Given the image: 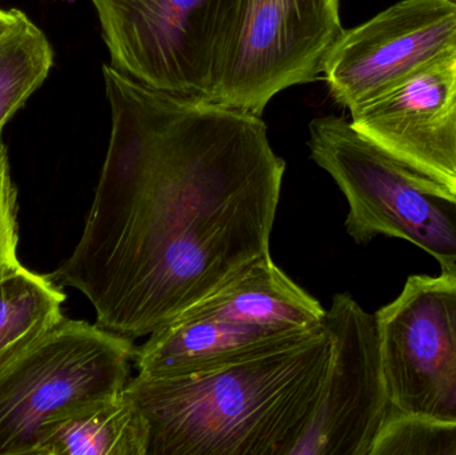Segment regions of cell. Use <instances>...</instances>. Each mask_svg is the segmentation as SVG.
Instances as JSON below:
<instances>
[{
    "label": "cell",
    "mask_w": 456,
    "mask_h": 455,
    "mask_svg": "<svg viewBox=\"0 0 456 455\" xmlns=\"http://www.w3.org/2000/svg\"><path fill=\"white\" fill-rule=\"evenodd\" d=\"M112 130L71 256L48 274L131 339L170 325L270 256L286 162L262 117L160 93L103 67Z\"/></svg>",
    "instance_id": "obj_1"
},
{
    "label": "cell",
    "mask_w": 456,
    "mask_h": 455,
    "mask_svg": "<svg viewBox=\"0 0 456 455\" xmlns=\"http://www.w3.org/2000/svg\"><path fill=\"white\" fill-rule=\"evenodd\" d=\"M330 362L322 329L202 373L133 377L123 394L146 417L147 455H291L321 402Z\"/></svg>",
    "instance_id": "obj_2"
},
{
    "label": "cell",
    "mask_w": 456,
    "mask_h": 455,
    "mask_svg": "<svg viewBox=\"0 0 456 455\" xmlns=\"http://www.w3.org/2000/svg\"><path fill=\"white\" fill-rule=\"evenodd\" d=\"M135 352L128 337L64 317L0 376V455H34L56 425L119 395Z\"/></svg>",
    "instance_id": "obj_3"
},
{
    "label": "cell",
    "mask_w": 456,
    "mask_h": 455,
    "mask_svg": "<svg viewBox=\"0 0 456 455\" xmlns=\"http://www.w3.org/2000/svg\"><path fill=\"white\" fill-rule=\"evenodd\" d=\"M308 147L347 199L346 232L356 243L401 238L442 269L456 264V195L404 167L342 118L314 119Z\"/></svg>",
    "instance_id": "obj_4"
},
{
    "label": "cell",
    "mask_w": 456,
    "mask_h": 455,
    "mask_svg": "<svg viewBox=\"0 0 456 455\" xmlns=\"http://www.w3.org/2000/svg\"><path fill=\"white\" fill-rule=\"evenodd\" d=\"M111 66L168 95L211 102L243 0H91Z\"/></svg>",
    "instance_id": "obj_5"
},
{
    "label": "cell",
    "mask_w": 456,
    "mask_h": 455,
    "mask_svg": "<svg viewBox=\"0 0 456 455\" xmlns=\"http://www.w3.org/2000/svg\"><path fill=\"white\" fill-rule=\"evenodd\" d=\"M343 31L340 0H243L211 102L262 117L281 91L321 79Z\"/></svg>",
    "instance_id": "obj_6"
},
{
    "label": "cell",
    "mask_w": 456,
    "mask_h": 455,
    "mask_svg": "<svg viewBox=\"0 0 456 455\" xmlns=\"http://www.w3.org/2000/svg\"><path fill=\"white\" fill-rule=\"evenodd\" d=\"M331 362L318 409L291 455H371L393 408L386 387L377 315L350 294L324 314Z\"/></svg>",
    "instance_id": "obj_7"
},
{
    "label": "cell",
    "mask_w": 456,
    "mask_h": 455,
    "mask_svg": "<svg viewBox=\"0 0 456 455\" xmlns=\"http://www.w3.org/2000/svg\"><path fill=\"white\" fill-rule=\"evenodd\" d=\"M454 53L455 0H401L345 29L323 77L332 99L351 112Z\"/></svg>",
    "instance_id": "obj_8"
},
{
    "label": "cell",
    "mask_w": 456,
    "mask_h": 455,
    "mask_svg": "<svg viewBox=\"0 0 456 455\" xmlns=\"http://www.w3.org/2000/svg\"><path fill=\"white\" fill-rule=\"evenodd\" d=\"M375 315L393 413L428 418L456 336V264L438 277L411 275Z\"/></svg>",
    "instance_id": "obj_9"
},
{
    "label": "cell",
    "mask_w": 456,
    "mask_h": 455,
    "mask_svg": "<svg viewBox=\"0 0 456 455\" xmlns=\"http://www.w3.org/2000/svg\"><path fill=\"white\" fill-rule=\"evenodd\" d=\"M354 127L456 195V53L351 111Z\"/></svg>",
    "instance_id": "obj_10"
},
{
    "label": "cell",
    "mask_w": 456,
    "mask_h": 455,
    "mask_svg": "<svg viewBox=\"0 0 456 455\" xmlns=\"http://www.w3.org/2000/svg\"><path fill=\"white\" fill-rule=\"evenodd\" d=\"M318 330H276L221 320H176L136 347L134 365L146 378H175L308 338Z\"/></svg>",
    "instance_id": "obj_11"
},
{
    "label": "cell",
    "mask_w": 456,
    "mask_h": 455,
    "mask_svg": "<svg viewBox=\"0 0 456 455\" xmlns=\"http://www.w3.org/2000/svg\"><path fill=\"white\" fill-rule=\"evenodd\" d=\"M324 314L326 309L318 299L289 280L270 254L239 270L176 320H221L276 330L314 331L323 326Z\"/></svg>",
    "instance_id": "obj_12"
},
{
    "label": "cell",
    "mask_w": 456,
    "mask_h": 455,
    "mask_svg": "<svg viewBox=\"0 0 456 455\" xmlns=\"http://www.w3.org/2000/svg\"><path fill=\"white\" fill-rule=\"evenodd\" d=\"M150 429L123 392L56 425L34 455H147Z\"/></svg>",
    "instance_id": "obj_13"
},
{
    "label": "cell",
    "mask_w": 456,
    "mask_h": 455,
    "mask_svg": "<svg viewBox=\"0 0 456 455\" xmlns=\"http://www.w3.org/2000/svg\"><path fill=\"white\" fill-rule=\"evenodd\" d=\"M64 301L61 286L24 266L0 282V376L63 320Z\"/></svg>",
    "instance_id": "obj_14"
},
{
    "label": "cell",
    "mask_w": 456,
    "mask_h": 455,
    "mask_svg": "<svg viewBox=\"0 0 456 455\" xmlns=\"http://www.w3.org/2000/svg\"><path fill=\"white\" fill-rule=\"evenodd\" d=\"M53 64L50 42L26 15L0 37V141L5 123L42 85Z\"/></svg>",
    "instance_id": "obj_15"
},
{
    "label": "cell",
    "mask_w": 456,
    "mask_h": 455,
    "mask_svg": "<svg viewBox=\"0 0 456 455\" xmlns=\"http://www.w3.org/2000/svg\"><path fill=\"white\" fill-rule=\"evenodd\" d=\"M371 455H456V424L391 413Z\"/></svg>",
    "instance_id": "obj_16"
},
{
    "label": "cell",
    "mask_w": 456,
    "mask_h": 455,
    "mask_svg": "<svg viewBox=\"0 0 456 455\" xmlns=\"http://www.w3.org/2000/svg\"><path fill=\"white\" fill-rule=\"evenodd\" d=\"M18 190L4 143L0 141V282L20 270L18 258Z\"/></svg>",
    "instance_id": "obj_17"
},
{
    "label": "cell",
    "mask_w": 456,
    "mask_h": 455,
    "mask_svg": "<svg viewBox=\"0 0 456 455\" xmlns=\"http://www.w3.org/2000/svg\"><path fill=\"white\" fill-rule=\"evenodd\" d=\"M423 419L456 424V361L434 403L430 417Z\"/></svg>",
    "instance_id": "obj_18"
},
{
    "label": "cell",
    "mask_w": 456,
    "mask_h": 455,
    "mask_svg": "<svg viewBox=\"0 0 456 455\" xmlns=\"http://www.w3.org/2000/svg\"><path fill=\"white\" fill-rule=\"evenodd\" d=\"M23 16L24 13L19 10H0V37L12 29Z\"/></svg>",
    "instance_id": "obj_19"
},
{
    "label": "cell",
    "mask_w": 456,
    "mask_h": 455,
    "mask_svg": "<svg viewBox=\"0 0 456 455\" xmlns=\"http://www.w3.org/2000/svg\"><path fill=\"white\" fill-rule=\"evenodd\" d=\"M455 2H456V0H455Z\"/></svg>",
    "instance_id": "obj_20"
}]
</instances>
